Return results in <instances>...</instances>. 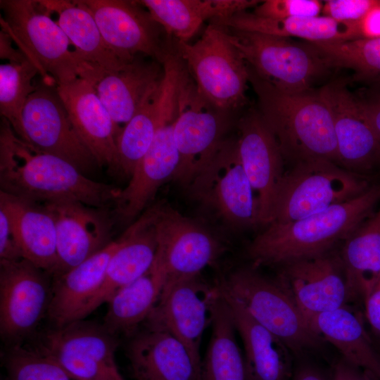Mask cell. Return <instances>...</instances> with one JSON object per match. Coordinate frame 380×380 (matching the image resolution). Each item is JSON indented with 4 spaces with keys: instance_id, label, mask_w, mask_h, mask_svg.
Instances as JSON below:
<instances>
[{
    "instance_id": "6da1fadb",
    "label": "cell",
    "mask_w": 380,
    "mask_h": 380,
    "mask_svg": "<svg viewBox=\"0 0 380 380\" xmlns=\"http://www.w3.org/2000/svg\"><path fill=\"white\" fill-rule=\"evenodd\" d=\"M1 191L36 203L71 200L96 208L115 202L120 189L87 177L68 161L24 141L2 118Z\"/></svg>"
},
{
    "instance_id": "7a4b0ae2",
    "label": "cell",
    "mask_w": 380,
    "mask_h": 380,
    "mask_svg": "<svg viewBox=\"0 0 380 380\" xmlns=\"http://www.w3.org/2000/svg\"><path fill=\"white\" fill-rule=\"evenodd\" d=\"M380 200V185L311 215L284 223H271L247 248L255 267L284 266L319 256L353 232Z\"/></svg>"
},
{
    "instance_id": "3957f363",
    "label": "cell",
    "mask_w": 380,
    "mask_h": 380,
    "mask_svg": "<svg viewBox=\"0 0 380 380\" xmlns=\"http://www.w3.org/2000/svg\"><path fill=\"white\" fill-rule=\"evenodd\" d=\"M247 71L248 83L258 97V111L284 158L293 164L325 159L338 165L333 118L319 89L285 91L260 77L248 65Z\"/></svg>"
},
{
    "instance_id": "277c9868",
    "label": "cell",
    "mask_w": 380,
    "mask_h": 380,
    "mask_svg": "<svg viewBox=\"0 0 380 380\" xmlns=\"http://www.w3.org/2000/svg\"><path fill=\"white\" fill-rule=\"evenodd\" d=\"M369 187L359 174L328 160L294 163L284 172L279 184L270 224L289 222L311 215L350 200Z\"/></svg>"
},
{
    "instance_id": "5b68a950",
    "label": "cell",
    "mask_w": 380,
    "mask_h": 380,
    "mask_svg": "<svg viewBox=\"0 0 380 380\" xmlns=\"http://www.w3.org/2000/svg\"><path fill=\"white\" fill-rule=\"evenodd\" d=\"M236 298L260 324L296 354L319 348L323 339L310 328L296 302L277 279L254 268H239L219 284Z\"/></svg>"
},
{
    "instance_id": "8992f818",
    "label": "cell",
    "mask_w": 380,
    "mask_h": 380,
    "mask_svg": "<svg viewBox=\"0 0 380 380\" xmlns=\"http://www.w3.org/2000/svg\"><path fill=\"white\" fill-rule=\"evenodd\" d=\"M2 30L37 67L43 80L56 85L78 77L77 58L70 41L50 13L36 0H1Z\"/></svg>"
},
{
    "instance_id": "52a82bcc",
    "label": "cell",
    "mask_w": 380,
    "mask_h": 380,
    "mask_svg": "<svg viewBox=\"0 0 380 380\" xmlns=\"http://www.w3.org/2000/svg\"><path fill=\"white\" fill-rule=\"evenodd\" d=\"M220 27L246 64L283 91L311 90L314 82L329 69L308 42L297 43L286 37Z\"/></svg>"
},
{
    "instance_id": "ba28073f",
    "label": "cell",
    "mask_w": 380,
    "mask_h": 380,
    "mask_svg": "<svg viewBox=\"0 0 380 380\" xmlns=\"http://www.w3.org/2000/svg\"><path fill=\"white\" fill-rule=\"evenodd\" d=\"M176 51L198 91L213 106L229 112L244 105L247 65L220 27L209 24L195 43L177 42Z\"/></svg>"
},
{
    "instance_id": "9c48e42d",
    "label": "cell",
    "mask_w": 380,
    "mask_h": 380,
    "mask_svg": "<svg viewBox=\"0 0 380 380\" xmlns=\"http://www.w3.org/2000/svg\"><path fill=\"white\" fill-rule=\"evenodd\" d=\"M188 187L194 198L229 225L260 224L258 197L241 163L236 139H224Z\"/></svg>"
},
{
    "instance_id": "30bf717a",
    "label": "cell",
    "mask_w": 380,
    "mask_h": 380,
    "mask_svg": "<svg viewBox=\"0 0 380 380\" xmlns=\"http://www.w3.org/2000/svg\"><path fill=\"white\" fill-rule=\"evenodd\" d=\"M227 113L217 109L198 91L184 65L178 93V114L174 139L179 164L173 176L188 186L224 139Z\"/></svg>"
},
{
    "instance_id": "8fae6325",
    "label": "cell",
    "mask_w": 380,
    "mask_h": 380,
    "mask_svg": "<svg viewBox=\"0 0 380 380\" xmlns=\"http://www.w3.org/2000/svg\"><path fill=\"white\" fill-rule=\"evenodd\" d=\"M153 206L157 249L151 268L163 277L164 286L182 278L200 275L222 252L219 241L205 227L170 205L160 203Z\"/></svg>"
},
{
    "instance_id": "7c38bea8",
    "label": "cell",
    "mask_w": 380,
    "mask_h": 380,
    "mask_svg": "<svg viewBox=\"0 0 380 380\" xmlns=\"http://www.w3.org/2000/svg\"><path fill=\"white\" fill-rule=\"evenodd\" d=\"M118 344L103 324L80 320L49 329L37 348L53 357L74 380H126L116 362Z\"/></svg>"
},
{
    "instance_id": "4fadbf2b",
    "label": "cell",
    "mask_w": 380,
    "mask_h": 380,
    "mask_svg": "<svg viewBox=\"0 0 380 380\" xmlns=\"http://www.w3.org/2000/svg\"><path fill=\"white\" fill-rule=\"evenodd\" d=\"M26 259L0 261V334L10 346L30 336L47 315L52 284Z\"/></svg>"
},
{
    "instance_id": "5bb4252c",
    "label": "cell",
    "mask_w": 380,
    "mask_h": 380,
    "mask_svg": "<svg viewBox=\"0 0 380 380\" xmlns=\"http://www.w3.org/2000/svg\"><path fill=\"white\" fill-rule=\"evenodd\" d=\"M80 1L92 14L106 44L121 60L141 54L163 64L172 50L163 28L139 1Z\"/></svg>"
},
{
    "instance_id": "9a60e30c",
    "label": "cell",
    "mask_w": 380,
    "mask_h": 380,
    "mask_svg": "<svg viewBox=\"0 0 380 380\" xmlns=\"http://www.w3.org/2000/svg\"><path fill=\"white\" fill-rule=\"evenodd\" d=\"M219 292L200 275L182 278L165 286L146 327L169 331L186 348L201 369L200 347L204 331L211 322V307Z\"/></svg>"
},
{
    "instance_id": "2e32d148",
    "label": "cell",
    "mask_w": 380,
    "mask_h": 380,
    "mask_svg": "<svg viewBox=\"0 0 380 380\" xmlns=\"http://www.w3.org/2000/svg\"><path fill=\"white\" fill-rule=\"evenodd\" d=\"M146 57L137 55L118 69L110 70L77 56L78 77L94 88L118 126L129 122L163 80V65Z\"/></svg>"
},
{
    "instance_id": "e0dca14e",
    "label": "cell",
    "mask_w": 380,
    "mask_h": 380,
    "mask_svg": "<svg viewBox=\"0 0 380 380\" xmlns=\"http://www.w3.org/2000/svg\"><path fill=\"white\" fill-rule=\"evenodd\" d=\"M23 124L28 144L39 150L68 161L82 172L96 163L75 132L56 84L42 80L36 85L25 104Z\"/></svg>"
},
{
    "instance_id": "ac0fdd59",
    "label": "cell",
    "mask_w": 380,
    "mask_h": 380,
    "mask_svg": "<svg viewBox=\"0 0 380 380\" xmlns=\"http://www.w3.org/2000/svg\"><path fill=\"white\" fill-rule=\"evenodd\" d=\"M56 227L57 262L53 277L82 263L109 241L112 222L104 208L71 200L43 204Z\"/></svg>"
},
{
    "instance_id": "d6986e66",
    "label": "cell",
    "mask_w": 380,
    "mask_h": 380,
    "mask_svg": "<svg viewBox=\"0 0 380 380\" xmlns=\"http://www.w3.org/2000/svg\"><path fill=\"white\" fill-rule=\"evenodd\" d=\"M239 156L259 204L260 224L272 218L277 188L284 174V157L258 110H250L238 122Z\"/></svg>"
},
{
    "instance_id": "ffe728a7",
    "label": "cell",
    "mask_w": 380,
    "mask_h": 380,
    "mask_svg": "<svg viewBox=\"0 0 380 380\" xmlns=\"http://www.w3.org/2000/svg\"><path fill=\"white\" fill-rule=\"evenodd\" d=\"M56 89L75 132L96 164L113 172H120L117 137L121 128L114 122L94 88L78 77L56 85Z\"/></svg>"
},
{
    "instance_id": "44dd1931",
    "label": "cell",
    "mask_w": 380,
    "mask_h": 380,
    "mask_svg": "<svg viewBox=\"0 0 380 380\" xmlns=\"http://www.w3.org/2000/svg\"><path fill=\"white\" fill-rule=\"evenodd\" d=\"M278 278L308 317L331 311L353 298L340 258L327 253L281 267Z\"/></svg>"
},
{
    "instance_id": "7402d4cb",
    "label": "cell",
    "mask_w": 380,
    "mask_h": 380,
    "mask_svg": "<svg viewBox=\"0 0 380 380\" xmlns=\"http://www.w3.org/2000/svg\"><path fill=\"white\" fill-rule=\"evenodd\" d=\"M319 91L333 118L338 165L355 173L380 165V140L361 117L344 80H333Z\"/></svg>"
},
{
    "instance_id": "603a6c76",
    "label": "cell",
    "mask_w": 380,
    "mask_h": 380,
    "mask_svg": "<svg viewBox=\"0 0 380 380\" xmlns=\"http://www.w3.org/2000/svg\"><path fill=\"white\" fill-rule=\"evenodd\" d=\"M176 119L167 117L161 122L148 151L136 166L127 186L120 190L115 213L125 222L141 214L158 188L174 176L179 153L174 139Z\"/></svg>"
},
{
    "instance_id": "cb8c5ba5",
    "label": "cell",
    "mask_w": 380,
    "mask_h": 380,
    "mask_svg": "<svg viewBox=\"0 0 380 380\" xmlns=\"http://www.w3.org/2000/svg\"><path fill=\"white\" fill-rule=\"evenodd\" d=\"M126 355L134 380H199L200 367L169 331L146 327L132 336Z\"/></svg>"
},
{
    "instance_id": "d4e9b609",
    "label": "cell",
    "mask_w": 380,
    "mask_h": 380,
    "mask_svg": "<svg viewBox=\"0 0 380 380\" xmlns=\"http://www.w3.org/2000/svg\"><path fill=\"white\" fill-rule=\"evenodd\" d=\"M121 237L65 273L53 277L46 317L53 328L87 317V309L101 286L108 262Z\"/></svg>"
},
{
    "instance_id": "484cf974",
    "label": "cell",
    "mask_w": 380,
    "mask_h": 380,
    "mask_svg": "<svg viewBox=\"0 0 380 380\" xmlns=\"http://www.w3.org/2000/svg\"><path fill=\"white\" fill-rule=\"evenodd\" d=\"M154 206L148 208L122 234L121 243L111 257L101 286L87 309V317L120 289L135 281L152 266L157 243Z\"/></svg>"
},
{
    "instance_id": "4316f807",
    "label": "cell",
    "mask_w": 380,
    "mask_h": 380,
    "mask_svg": "<svg viewBox=\"0 0 380 380\" xmlns=\"http://www.w3.org/2000/svg\"><path fill=\"white\" fill-rule=\"evenodd\" d=\"M0 210L9 220L23 258L52 275L57 262L56 227L45 206L0 190Z\"/></svg>"
},
{
    "instance_id": "83f0119b",
    "label": "cell",
    "mask_w": 380,
    "mask_h": 380,
    "mask_svg": "<svg viewBox=\"0 0 380 380\" xmlns=\"http://www.w3.org/2000/svg\"><path fill=\"white\" fill-rule=\"evenodd\" d=\"M218 286L242 339L251 380H289L293 372L291 350L258 323L236 298Z\"/></svg>"
},
{
    "instance_id": "f1b7e54d",
    "label": "cell",
    "mask_w": 380,
    "mask_h": 380,
    "mask_svg": "<svg viewBox=\"0 0 380 380\" xmlns=\"http://www.w3.org/2000/svg\"><path fill=\"white\" fill-rule=\"evenodd\" d=\"M210 24L281 37H295L309 42L362 39L360 23L339 22L325 15L272 19L245 11L229 17L210 20Z\"/></svg>"
},
{
    "instance_id": "f546056e",
    "label": "cell",
    "mask_w": 380,
    "mask_h": 380,
    "mask_svg": "<svg viewBox=\"0 0 380 380\" xmlns=\"http://www.w3.org/2000/svg\"><path fill=\"white\" fill-rule=\"evenodd\" d=\"M307 321L316 334L340 351L343 360L380 380V352L358 312L346 305L308 317Z\"/></svg>"
},
{
    "instance_id": "4dcf8cb0",
    "label": "cell",
    "mask_w": 380,
    "mask_h": 380,
    "mask_svg": "<svg viewBox=\"0 0 380 380\" xmlns=\"http://www.w3.org/2000/svg\"><path fill=\"white\" fill-rule=\"evenodd\" d=\"M153 19L179 42L188 41L207 20L224 18L256 6L257 0H142Z\"/></svg>"
},
{
    "instance_id": "1f68e13d",
    "label": "cell",
    "mask_w": 380,
    "mask_h": 380,
    "mask_svg": "<svg viewBox=\"0 0 380 380\" xmlns=\"http://www.w3.org/2000/svg\"><path fill=\"white\" fill-rule=\"evenodd\" d=\"M210 326L211 335L201 360L199 380H251L238 344L231 310L220 288L211 307Z\"/></svg>"
},
{
    "instance_id": "d6a6232c",
    "label": "cell",
    "mask_w": 380,
    "mask_h": 380,
    "mask_svg": "<svg viewBox=\"0 0 380 380\" xmlns=\"http://www.w3.org/2000/svg\"><path fill=\"white\" fill-rule=\"evenodd\" d=\"M40 3L50 13L58 15L57 23L75 46L79 58L110 70L118 69L127 62L108 47L92 14L80 0H40Z\"/></svg>"
},
{
    "instance_id": "836d02e7",
    "label": "cell",
    "mask_w": 380,
    "mask_h": 380,
    "mask_svg": "<svg viewBox=\"0 0 380 380\" xmlns=\"http://www.w3.org/2000/svg\"><path fill=\"white\" fill-rule=\"evenodd\" d=\"M340 259L352 298L364 300L380 279V209L345 239Z\"/></svg>"
},
{
    "instance_id": "e575fe53",
    "label": "cell",
    "mask_w": 380,
    "mask_h": 380,
    "mask_svg": "<svg viewBox=\"0 0 380 380\" xmlns=\"http://www.w3.org/2000/svg\"><path fill=\"white\" fill-rule=\"evenodd\" d=\"M164 280L151 268L118 290L107 302L103 326L111 334L133 336L158 303Z\"/></svg>"
},
{
    "instance_id": "d590c367",
    "label": "cell",
    "mask_w": 380,
    "mask_h": 380,
    "mask_svg": "<svg viewBox=\"0 0 380 380\" xmlns=\"http://www.w3.org/2000/svg\"><path fill=\"white\" fill-rule=\"evenodd\" d=\"M159 87L121 129L117 137L120 172L127 176L131 177L148 151L159 128L161 121Z\"/></svg>"
},
{
    "instance_id": "8d00e7d4",
    "label": "cell",
    "mask_w": 380,
    "mask_h": 380,
    "mask_svg": "<svg viewBox=\"0 0 380 380\" xmlns=\"http://www.w3.org/2000/svg\"><path fill=\"white\" fill-rule=\"evenodd\" d=\"M39 73L30 61L0 65V113L15 134L28 143L23 124L25 104L35 89L33 80Z\"/></svg>"
},
{
    "instance_id": "74e56055",
    "label": "cell",
    "mask_w": 380,
    "mask_h": 380,
    "mask_svg": "<svg viewBox=\"0 0 380 380\" xmlns=\"http://www.w3.org/2000/svg\"><path fill=\"white\" fill-rule=\"evenodd\" d=\"M310 43L329 68L351 69L359 79L380 78V38Z\"/></svg>"
},
{
    "instance_id": "f35d334b",
    "label": "cell",
    "mask_w": 380,
    "mask_h": 380,
    "mask_svg": "<svg viewBox=\"0 0 380 380\" xmlns=\"http://www.w3.org/2000/svg\"><path fill=\"white\" fill-rule=\"evenodd\" d=\"M2 362L4 380H74L53 357L38 348L11 345Z\"/></svg>"
},
{
    "instance_id": "ab89813d",
    "label": "cell",
    "mask_w": 380,
    "mask_h": 380,
    "mask_svg": "<svg viewBox=\"0 0 380 380\" xmlns=\"http://www.w3.org/2000/svg\"><path fill=\"white\" fill-rule=\"evenodd\" d=\"M322 7V1L317 0H266L258 4L253 13L272 19L316 17Z\"/></svg>"
},
{
    "instance_id": "60d3db41",
    "label": "cell",
    "mask_w": 380,
    "mask_h": 380,
    "mask_svg": "<svg viewBox=\"0 0 380 380\" xmlns=\"http://www.w3.org/2000/svg\"><path fill=\"white\" fill-rule=\"evenodd\" d=\"M379 6L380 0H328L323 4L322 12L339 22L357 23Z\"/></svg>"
},
{
    "instance_id": "b9f144b4",
    "label": "cell",
    "mask_w": 380,
    "mask_h": 380,
    "mask_svg": "<svg viewBox=\"0 0 380 380\" xmlns=\"http://www.w3.org/2000/svg\"><path fill=\"white\" fill-rule=\"evenodd\" d=\"M23 258L9 220L0 210V261H15Z\"/></svg>"
},
{
    "instance_id": "7bdbcfd3",
    "label": "cell",
    "mask_w": 380,
    "mask_h": 380,
    "mask_svg": "<svg viewBox=\"0 0 380 380\" xmlns=\"http://www.w3.org/2000/svg\"><path fill=\"white\" fill-rule=\"evenodd\" d=\"M364 301L367 321L374 333L380 338V279Z\"/></svg>"
},
{
    "instance_id": "ee69618b",
    "label": "cell",
    "mask_w": 380,
    "mask_h": 380,
    "mask_svg": "<svg viewBox=\"0 0 380 380\" xmlns=\"http://www.w3.org/2000/svg\"><path fill=\"white\" fill-rule=\"evenodd\" d=\"M357 102L361 117L380 140V98Z\"/></svg>"
},
{
    "instance_id": "f6af8a7d",
    "label": "cell",
    "mask_w": 380,
    "mask_h": 380,
    "mask_svg": "<svg viewBox=\"0 0 380 380\" xmlns=\"http://www.w3.org/2000/svg\"><path fill=\"white\" fill-rule=\"evenodd\" d=\"M362 39L380 38V6L372 9L360 22Z\"/></svg>"
},
{
    "instance_id": "bcb514c9",
    "label": "cell",
    "mask_w": 380,
    "mask_h": 380,
    "mask_svg": "<svg viewBox=\"0 0 380 380\" xmlns=\"http://www.w3.org/2000/svg\"><path fill=\"white\" fill-rule=\"evenodd\" d=\"M12 41L13 39L10 34L6 31L1 30L0 32L1 58L7 59L9 62L13 63H22L30 60L21 50H17L12 47Z\"/></svg>"
},
{
    "instance_id": "7dc6e473",
    "label": "cell",
    "mask_w": 380,
    "mask_h": 380,
    "mask_svg": "<svg viewBox=\"0 0 380 380\" xmlns=\"http://www.w3.org/2000/svg\"><path fill=\"white\" fill-rule=\"evenodd\" d=\"M293 380H326L323 375L315 367L302 365L296 369Z\"/></svg>"
},
{
    "instance_id": "c3c4849f",
    "label": "cell",
    "mask_w": 380,
    "mask_h": 380,
    "mask_svg": "<svg viewBox=\"0 0 380 380\" xmlns=\"http://www.w3.org/2000/svg\"><path fill=\"white\" fill-rule=\"evenodd\" d=\"M355 368L356 367L343 360L336 365L332 380H351Z\"/></svg>"
},
{
    "instance_id": "681fc988",
    "label": "cell",
    "mask_w": 380,
    "mask_h": 380,
    "mask_svg": "<svg viewBox=\"0 0 380 380\" xmlns=\"http://www.w3.org/2000/svg\"><path fill=\"white\" fill-rule=\"evenodd\" d=\"M376 378L371 373L356 367L351 380H374Z\"/></svg>"
}]
</instances>
